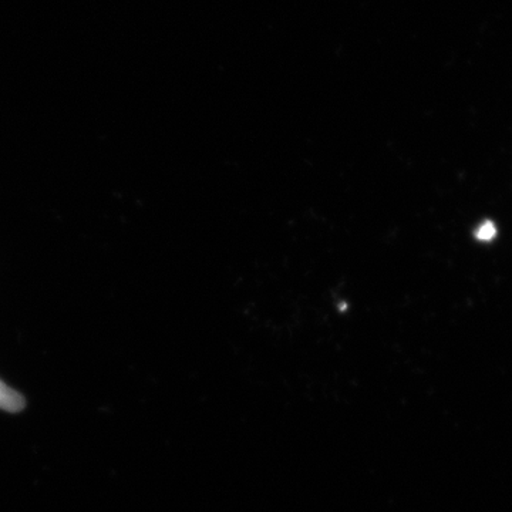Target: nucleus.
I'll return each mask as SVG.
<instances>
[{
    "instance_id": "f257e3e1",
    "label": "nucleus",
    "mask_w": 512,
    "mask_h": 512,
    "mask_svg": "<svg viewBox=\"0 0 512 512\" xmlns=\"http://www.w3.org/2000/svg\"><path fill=\"white\" fill-rule=\"evenodd\" d=\"M25 407L22 394L15 392L12 387L0 380V409L10 413H18Z\"/></svg>"
},
{
    "instance_id": "f03ea898",
    "label": "nucleus",
    "mask_w": 512,
    "mask_h": 512,
    "mask_svg": "<svg viewBox=\"0 0 512 512\" xmlns=\"http://www.w3.org/2000/svg\"><path fill=\"white\" fill-rule=\"evenodd\" d=\"M494 234V227L493 225L488 222V224H485L484 227L480 228V231H478V238L480 239H490L493 237Z\"/></svg>"
}]
</instances>
